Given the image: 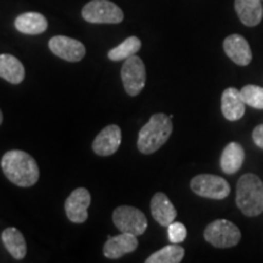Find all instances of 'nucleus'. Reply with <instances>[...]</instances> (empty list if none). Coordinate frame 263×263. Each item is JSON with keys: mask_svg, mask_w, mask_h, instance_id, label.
I'll list each match as a JSON object with an SVG mask.
<instances>
[{"mask_svg": "<svg viewBox=\"0 0 263 263\" xmlns=\"http://www.w3.org/2000/svg\"><path fill=\"white\" fill-rule=\"evenodd\" d=\"M168 228V238L172 244H180L186 239L188 232H186L185 226L180 222H172L167 227Z\"/></svg>", "mask_w": 263, "mask_h": 263, "instance_id": "b1692460", "label": "nucleus"}, {"mask_svg": "<svg viewBox=\"0 0 263 263\" xmlns=\"http://www.w3.org/2000/svg\"><path fill=\"white\" fill-rule=\"evenodd\" d=\"M138 248V239L129 233H121L120 235L111 236L104 245V255L107 258H121L122 256L136 251Z\"/></svg>", "mask_w": 263, "mask_h": 263, "instance_id": "4468645a", "label": "nucleus"}, {"mask_svg": "<svg viewBox=\"0 0 263 263\" xmlns=\"http://www.w3.org/2000/svg\"><path fill=\"white\" fill-rule=\"evenodd\" d=\"M15 27L24 34L35 35L47 31L48 21L39 12H25L15 20Z\"/></svg>", "mask_w": 263, "mask_h": 263, "instance_id": "f3484780", "label": "nucleus"}, {"mask_svg": "<svg viewBox=\"0 0 263 263\" xmlns=\"http://www.w3.org/2000/svg\"><path fill=\"white\" fill-rule=\"evenodd\" d=\"M122 141V132L116 124L105 127L93 141V150L99 156L114 155Z\"/></svg>", "mask_w": 263, "mask_h": 263, "instance_id": "9b49d317", "label": "nucleus"}, {"mask_svg": "<svg viewBox=\"0 0 263 263\" xmlns=\"http://www.w3.org/2000/svg\"><path fill=\"white\" fill-rule=\"evenodd\" d=\"M173 130L172 117L166 114H155L141 128L138 136V149L141 154L150 155L166 144Z\"/></svg>", "mask_w": 263, "mask_h": 263, "instance_id": "f03ea898", "label": "nucleus"}, {"mask_svg": "<svg viewBox=\"0 0 263 263\" xmlns=\"http://www.w3.org/2000/svg\"><path fill=\"white\" fill-rule=\"evenodd\" d=\"M49 49L62 60L68 62H78L84 58L85 47L77 39L57 35L49 41Z\"/></svg>", "mask_w": 263, "mask_h": 263, "instance_id": "1a4fd4ad", "label": "nucleus"}, {"mask_svg": "<svg viewBox=\"0 0 263 263\" xmlns=\"http://www.w3.org/2000/svg\"><path fill=\"white\" fill-rule=\"evenodd\" d=\"M190 188L196 195L211 200H223L230 194L229 183L215 174H199L194 177Z\"/></svg>", "mask_w": 263, "mask_h": 263, "instance_id": "423d86ee", "label": "nucleus"}, {"mask_svg": "<svg viewBox=\"0 0 263 263\" xmlns=\"http://www.w3.org/2000/svg\"><path fill=\"white\" fill-rule=\"evenodd\" d=\"M227 57L239 66H248L252 61V51L246 39L240 34H230L223 42Z\"/></svg>", "mask_w": 263, "mask_h": 263, "instance_id": "f8f14e48", "label": "nucleus"}, {"mask_svg": "<svg viewBox=\"0 0 263 263\" xmlns=\"http://www.w3.org/2000/svg\"><path fill=\"white\" fill-rule=\"evenodd\" d=\"M114 224L121 233H129L136 236L143 235L147 228L145 215L132 206H120L112 213Z\"/></svg>", "mask_w": 263, "mask_h": 263, "instance_id": "0eeeda50", "label": "nucleus"}, {"mask_svg": "<svg viewBox=\"0 0 263 263\" xmlns=\"http://www.w3.org/2000/svg\"><path fill=\"white\" fill-rule=\"evenodd\" d=\"M245 151L236 141H232L223 150L221 156V168L226 174H234L242 167Z\"/></svg>", "mask_w": 263, "mask_h": 263, "instance_id": "a211bd4d", "label": "nucleus"}, {"mask_svg": "<svg viewBox=\"0 0 263 263\" xmlns=\"http://www.w3.org/2000/svg\"><path fill=\"white\" fill-rule=\"evenodd\" d=\"M3 244L9 251V254L16 259L25 258L27 254V245L22 233L16 228H6L2 233Z\"/></svg>", "mask_w": 263, "mask_h": 263, "instance_id": "aec40b11", "label": "nucleus"}, {"mask_svg": "<svg viewBox=\"0 0 263 263\" xmlns=\"http://www.w3.org/2000/svg\"><path fill=\"white\" fill-rule=\"evenodd\" d=\"M185 255V251L178 244H172L160 249L159 251L154 252L149 258H146V263H179L182 262Z\"/></svg>", "mask_w": 263, "mask_h": 263, "instance_id": "412c9836", "label": "nucleus"}, {"mask_svg": "<svg viewBox=\"0 0 263 263\" xmlns=\"http://www.w3.org/2000/svg\"><path fill=\"white\" fill-rule=\"evenodd\" d=\"M252 139H254L256 145L263 150V124H258L252 132Z\"/></svg>", "mask_w": 263, "mask_h": 263, "instance_id": "393cba45", "label": "nucleus"}, {"mask_svg": "<svg viewBox=\"0 0 263 263\" xmlns=\"http://www.w3.org/2000/svg\"><path fill=\"white\" fill-rule=\"evenodd\" d=\"M221 108L226 120L232 121V122L239 121L240 118L244 117L246 104L241 95V91L233 87L227 88L222 93Z\"/></svg>", "mask_w": 263, "mask_h": 263, "instance_id": "ddd939ff", "label": "nucleus"}, {"mask_svg": "<svg viewBox=\"0 0 263 263\" xmlns=\"http://www.w3.org/2000/svg\"><path fill=\"white\" fill-rule=\"evenodd\" d=\"M90 193L85 188H77L71 193L65 202V211L73 223H83L88 219V207L90 206Z\"/></svg>", "mask_w": 263, "mask_h": 263, "instance_id": "9d476101", "label": "nucleus"}, {"mask_svg": "<svg viewBox=\"0 0 263 263\" xmlns=\"http://www.w3.org/2000/svg\"><path fill=\"white\" fill-rule=\"evenodd\" d=\"M3 123V112H2V110H0V124Z\"/></svg>", "mask_w": 263, "mask_h": 263, "instance_id": "a878e982", "label": "nucleus"}, {"mask_svg": "<svg viewBox=\"0 0 263 263\" xmlns=\"http://www.w3.org/2000/svg\"><path fill=\"white\" fill-rule=\"evenodd\" d=\"M236 206L248 217H256L263 212V182L254 173L240 177L236 184Z\"/></svg>", "mask_w": 263, "mask_h": 263, "instance_id": "7ed1b4c3", "label": "nucleus"}, {"mask_svg": "<svg viewBox=\"0 0 263 263\" xmlns=\"http://www.w3.org/2000/svg\"><path fill=\"white\" fill-rule=\"evenodd\" d=\"M241 95L244 98V101L249 106L263 110V88L258 85L249 84L245 85L241 90Z\"/></svg>", "mask_w": 263, "mask_h": 263, "instance_id": "5701e85b", "label": "nucleus"}, {"mask_svg": "<svg viewBox=\"0 0 263 263\" xmlns=\"http://www.w3.org/2000/svg\"><path fill=\"white\" fill-rule=\"evenodd\" d=\"M82 16L90 24H120L123 21V11L108 0H91L82 10Z\"/></svg>", "mask_w": 263, "mask_h": 263, "instance_id": "39448f33", "label": "nucleus"}, {"mask_svg": "<svg viewBox=\"0 0 263 263\" xmlns=\"http://www.w3.org/2000/svg\"><path fill=\"white\" fill-rule=\"evenodd\" d=\"M0 77L11 84H20L25 80V67L17 58L10 54L0 55Z\"/></svg>", "mask_w": 263, "mask_h": 263, "instance_id": "6ab92c4d", "label": "nucleus"}, {"mask_svg": "<svg viewBox=\"0 0 263 263\" xmlns=\"http://www.w3.org/2000/svg\"><path fill=\"white\" fill-rule=\"evenodd\" d=\"M203 238L217 249H228L238 245L241 240V232L228 219H216L206 227Z\"/></svg>", "mask_w": 263, "mask_h": 263, "instance_id": "20e7f679", "label": "nucleus"}, {"mask_svg": "<svg viewBox=\"0 0 263 263\" xmlns=\"http://www.w3.org/2000/svg\"><path fill=\"white\" fill-rule=\"evenodd\" d=\"M235 11L242 25L255 27L263 18L262 0H235Z\"/></svg>", "mask_w": 263, "mask_h": 263, "instance_id": "dca6fc26", "label": "nucleus"}, {"mask_svg": "<svg viewBox=\"0 0 263 263\" xmlns=\"http://www.w3.org/2000/svg\"><path fill=\"white\" fill-rule=\"evenodd\" d=\"M150 210L154 219L162 227H168L177 217L176 207L163 193H156L153 196Z\"/></svg>", "mask_w": 263, "mask_h": 263, "instance_id": "2eb2a0df", "label": "nucleus"}, {"mask_svg": "<svg viewBox=\"0 0 263 263\" xmlns=\"http://www.w3.org/2000/svg\"><path fill=\"white\" fill-rule=\"evenodd\" d=\"M124 90L130 97H137L145 87L146 71L143 60L137 55L128 58L124 60L121 71Z\"/></svg>", "mask_w": 263, "mask_h": 263, "instance_id": "6e6552de", "label": "nucleus"}, {"mask_svg": "<svg viewBox=\"0 0 263 263\" xmlns=\"http://www.w3.org/2000/svg\"><path fill=\"white\" fill-rule=\"evenodd\" d=\"M2 170L10 182L21 188L34 185L39 179L35 160L22 150H10L3 156Z\"/></svg>", "mask_w": 263, "mask_h": 263, "instance_id": "f257e3e1", "label": "nucleus"}, {"mask_svg": "<svg viewBox=\"0 0 263 263\" xmlns=\"http://www.w3.org/2000/svg\"><path fill=\"white\" fill-rule=\"evenodd\" d=\"M141 48V42L138 37H129L126 41H123L120 45H117L116 48L111 49L108 51L107 57L110 60L112 61H123L127 60L128 58L136 55Z\"/></svg>", "mask_w": 263, "mask_h": 263, "instance_id": "4be33fe9", "label": "nucleus"}]
</instances>
